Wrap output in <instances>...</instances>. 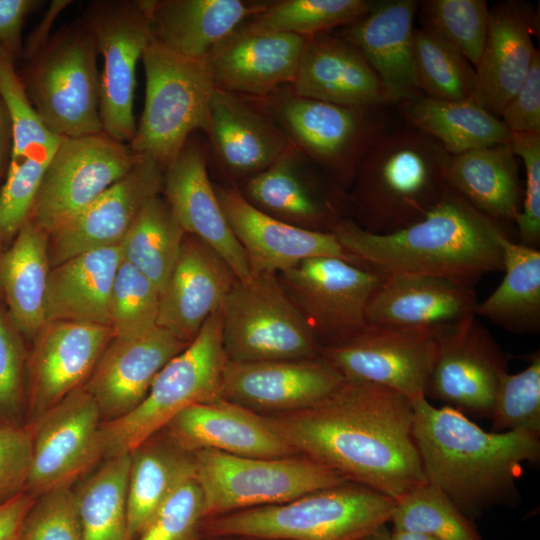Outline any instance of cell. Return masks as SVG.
<instances>
[{
	"label": "cell",
	"instance_id": "cell-1",
	"mask_svg": "<svg viewBox=\"0 0 540 540\" xmlns=\"http://www.w3.org/2000/svg\"><path fill=\"white\" fill-rule=\"evenodd\" d=\"M298 454L395 500L425 483L413 406L383 386L344 381L315 405L263 415Z\"/></svg>",
	"mask_w": 540,
	"mask_h": 540
},
{
	"label": "cell",
	"instance_id": "cell-2",
	"mask_svg": "<svg viewBox=\"0 0 540 540\" xmlns=\"http://www.w3.org/2000/svg\"><path fill=\"white\" fill-rule=\"evenodd\" d=\"M413 435L426 482L450 497L469 518L518 499L523 464L540 458V434L488 432L426 396L411 400Z\"/></svg>",
	"mask_w": 540,
	"mask_h": 540
},
{
	"label": "cell",
	"instance_id": "cell-3",
	"mask_svg": "<svg viewBox=\"0 0 540 540\" xmlns=\"http://www.w3.org/2000/svg\"><path fill=\"white\" fill-rule=\"evenodd\" d=\"M332 233L361 265L381 274L439 276L472 288L502 271L500 241L511 237L449 186L421 220L402 230L373 234L344 218Z\"/></svg>",
	"mask_w": 540,
	"mask_h": 540
},
{
	"label": "cell",
	"instance_id": "cell-4",
	"mask_svg": "<svg viewBox=\"0 0 540 540\" xmlns=\"http://www.w3.org/2000/svg\"><path fill=\"white\" fill-rule=\"evenodd\" d=\"M451 155L408 125L388 128L364 155L347 191L348 219L373 234L421 220L447 188Z\"/></svg>",
	"mask_w": 540,
	"mask_h": 540
},
{
	"label": "cell",
	"instance_id": "cell-5",
	"mask_svg": "<svg viewBox=\"0 0 540 540\" xmlns=\"http://www.w3.org/2000/svg\"><path fill=\"white\" fill-rule=\"evenodd\" d=\"M395 499L347 481L291 501L202 520L200 536L274 540H360L390 522Z\"/></svg>",
	"mask_w": 540,
	"mask_h": 540
},
{
	"label": "cell",
	"instance_id": "cell-6",
	"mask_svg": "<svg viewBox=\"0 0 540 540\" xmlns=\"http://www.w3.org/2000/svg\"><path fill=\"white\" fill-rule=\"evenodd\" d=\"M253 100L292 145L346 192L368 149L389 128L385 106H341L297 96L289 87Z\"/></svg>",
	"mask_w": 540,
	"mask_h": 540
},
{
	"label": "cell",
	"instance_id": "cell-7",
	"mask_svg": "<svg viewBox=\"0 0 540 540\" xmlns=\"http://www.w3.org/2000/svg\"><path fill=\"white\" fill-rule=\"evenodd\" d=\"M220 310L212 314L189 345L161 369L136 408L116 420L102 423V460L130 453L164 429L183 409L222 397V375L227 359L222 346Z\"/></svg>",
	"mask_w": 540,
	"mask_h": 540
},
{
	"label": "cell",
	"instance_id": "cell-8",
	"mask_svg": "<svg viewBox=\"0 0 540 540\" xmlns=\"http://www.w3.org/2000/svg\"><path fill=\"white\" fill-rule=\"evenodd\" d=\"M141 60L145 103L128 144L135 154L151 158L165 169L193 132L209 130L214 84L206 61L183 57L153 40Z\"/></svg>",
	"mask_w": 540,
	"mask_h": 540
},
{
	"label": "cell",
	"instance_id": "cell-9",
	"mask_svg": "<svg viewBox=\"0 0 540 540\" xmlns=\"http://www.w3.org/2000/svg\"><path fill=\"white\" fill-rule=\"evenodd\" d=\"M97 50L80 18L64 25L31 58L22 77L45 127L60 138L103 132Z\"/></svg>",
	"mask_w": 540,
	"mask_h": 540
},
{
	"label": "cell",
	"instance_id": "cell-10",
	"mask_svg": "<svg viewBox=\"0 0 540 540\" xmlns=\"http://www.w3.org/2000/svg\"><path fill=\"white\" fill-rule=\"evenodd\" d=\"M220 313L222 346L228 361H287L319 356V343L277 273H250L237 279Z\"/></svg>",
	"mask_w": 540,
	"mask_h": 540
},
{
	"label": "cell",
	"instance_id": "cell-11",
	"mask_svg": "<svg viewBox=\"0 0 540 540\" xmlns=\"http://www.w3.org/2000/svg\"><path fill=\"white\" fill-rule=\"evenodd\" d=\"M195 479L203 497L204 519L277 505L347 482L330 468L303 455L244 457L203 449L193 452Z\"/></svg>",
	"mask_w": 540,
	"mask_h": 540
},
{
	"label": "cell",
	"instance_id": "cell-12",
	"mask_svg": "<svg viewBox=\"0 0 540 540\" xmlns=\"http://www.w3.org/2000/svg\"><path fill=\"white\" fill-rule=\"evenodd\" d=\"M80 19L103 58L99 92L103 132L128 144L136 131L137 63L152 40L147 0L93 1Z\"/></svg>",
	"mask_w": 540,
	"mask_h": 540
},
{
	"label": "cell",
	"instance_id": "cell-13",
	"mask_svg": "<svg viewBox=\"0 0 540 540\" xmlns=\"http://www.w3.org/2000/svg\"><path fill=\"white\" fill-rule=\"evenodd\" d=\"M320 347L366 326V308L384 274L337 257H314L277 273Z\"/></svg>",
	"mask_w": 540,
	"mask_h": 540
},
{
	"label": "cell",
	"instance_id": "cell-14",
	"mask_svg": "<svg viewBox=\"0 0 540 540\" xmlns=\"http://www.w3.org/2000/svg\"><path fill=\"white\" fill-rule=\"evenodd\" d=\"M104 132L62 138L43 175L30 219L48 234L85 209L138 161Z\"/></svg>",
	"mask_w": 540,
	"mask_h": 540
},
{
	"label": "cell",
	"instance_id": "cell-15",
	"mask_svg": "<svg viewBox=\"0 0 540 540\" xmlns=\"http://www.w3.org/2000/svg\"><path fill=\"white\" fill-rule=\"evenodd\" d=\"M437 350L435 334L367 325L353 337L320 348L345 381L392 389L410 400L425 396Z\"/></svg>",
	"mask_w": 540,
	"mask_h": 540
},
{
	"label": "cell",
	"instance_id": "cell-16",
	"mask_svg": "<svg viewBox=\"0 0 540 540\" xmlns=\"http://www.w3.org/2000/svg\"><path fill=\"white\" fill-rule=\"evenodd\" d=\"M436 341L425 396L466 416L489 418L501 378L508 372L505 352L476 315L437 334Z\"/></svg>",
	"mask_w": 540,
	"mask_h": 540
},
{
	"label": "cell",
	"instance_id": "cell-17",
	"mask_svg": "<svg viewBox=\"0 0 540 540\" xmlns=\"http://www.w3.org/2000/svg\"><path fill=\"white\" fill-rule=\"evenodd\" d=\"M100 411L82 386L27 425L32 433V465L26 492L37 497L71 487L102 460Z\"/></svg>",
	"mask_w": 540,
	"mask_h": 540
},
{
	"label": "cell",
	"instance_id": "cell-18",
	"mask_svg": "<svg viewBox=\"0 0 540 540\" xmlns=\"http://www.w3.org/2000/svg\"><path fill=\"white\" fill-rule=\"evenodd\" d=\"M237 188L261 212L306 230L332 233L348 218L347 192L292 144Z\"/></svg>",
	"mask_w": 540,
	"mask_h": 540
},
{
	"label": "cell",
	"instance_id": "cell-19",
	"mask_svg": "<svg viewBox=\"0 0 540 540\" xmlns=\"http://www.w3.org/2000/svg\"><path fill=\"white\" fill-rule=\"evenodd\" d=\"M113 338L105 325L47 322L31 343L27 368V425L82 387Z\"/></svg>",
	"mask_w": 540,
	"mask_h": 540
},
{
	"label": "cell",
	"instance_id": "cell-20",
	"mask_svg": "<svg viewBox=\"0 0 540 540\" xmlns=\"http://www.w3.org/2000/svg\"><path fill=\"white\" fill-rule=\"evenodd\" d=\"M164 168L148 157L85 209L49 234L51 268L89 250L121 242L142 207L162 194Z\"/></svg>",
	"mask_w": 540,
	"mask_h": 540
},
{
	"label": "cell",
	"instance_id": "cell-21",
	"mask_svg": "<svg viewBox=\"0 0 540 540\" xmlns=\"http://www.w3.org/2000/svg\"><path fill=\"white\" fill-rule=\"evenodd\" d=\"M344 381L320 356L267 362L227 360L221 396L260 415H274L311 407Z\"/></svg>",
	"mask_w": 540,
	"mask_h": 540
},
{
	"label": "cell",
	"instance_id": "cell-22",
	"mask_svg": "<svg viewBox=\"0 0 540 540\" xmlns=\"http://www.w3.org/2000/svg\"><path fill=\"white\" fill-rule=\"evenodd\" d=\"M188 345L158 325L141 335L113 337L83 385L95 400L102 422L136 408L161 369Z\"/></svg>",
	"mask_w": 540,
	"mask_h": 540
},
{
	"label": "cell",
	"instance_id": "cell-23",
	"mask_svg": "<svg viewBox=\"0 0 540 540\" xmlns=\"http://www.w3.org/2000/svg\"><path fill=\"white\" fill-rule=\"evenodd\" d=\"M214 189L251 273H278L314 257H337L361 265L333 233L306 230L275 219L251 205L235 186L214 183Z\"/></svg>",
	"mask_w": 540,
	"mask_h": 540
},
{
	"label": "cell",
	"instance_id": "cell-24",
	"mask_svg": "<svg viewBox=\"0 0 540 540\" xmlns=\"http://www.w3.org/2000/svg\"><path fill=\"white\" fill-rule=\"evenodd\" d=\"M206 150L191 138L164 169L162 195L186 234L216 251L238 279L251 273L246 254L236 239L208 173Z\"/></svg>",
	"mask_w": 540,
	"mask_h": 540
},
{
	"label": "cell",
	"instance_id": "cell-25",
	"mask_svg": "<svg viewBox=\"0 0 540 540\" xmlns=\"http://www.w3.org/2000/svg\"><path fill=\"white\" fill-rule=\"evenodd\" d=\"M475 288L431 275L384 274L366 308L367 325L435 336L475 315Z\"/></svg>",
	"mask_w": 540,
	"mask_h": 540
},
{
	"label": "cell",
	"instance_id": "cell-26",
	"mask_svg": "<svg viewBox=\"0 0 540 540\" xmlns=\"http://www.w3.org/2000/svg\"><path fill=\"white\" fill-rule=\"evenodd\" d=\"M210 151L229 186L238 187L269 167L291 144L279 126L244 97L214 87Z\"/></svg>",
	"mask_w": 540,
	"mask_h": 540
},
{
	"label": "cell",
	"instance_id": "cell-27",
	"mask_svg": "<svg viewBox=\"0 0 540 540\" xmlns=\"http://www.w3.org/2000/svg\"><path fill=\"white\" fill-rule=\"evenodd\" d=\"M238 278L203 241L185 234L176 264L160 295L157 325L190 343L222 305Z\"/></svg>",
	"mask_w": 540,
	"mask_h": 540
},
{
	"label": "cell",
	"instance_id": "cell-28",
	"mask_svg": "<svg viewBox=\"0 0 540 540\" xmlns=\"http://www.w3.org/2000/svg\"><path fill=\"white\" fill-rule=\"evenodd\" d=\"M538 11L522 0H506L489 8L485 45L475 67L474 99L500 119L505 105L525 80L537 51L532 42Z\"/></svg>",
	"mask_w": 540,
	"mask_h": 540
},
{
	"label": "cell",
	"instance_id": "cell-29",
	"mask_svg": "<svg viewBox=\"0 0 540 540\" xmlns=\"http://www.w3.org/2000/svg\"><path fill=\"white\" fill-rule=\"evenodd\" d=\"M416 0L372 1L368 12L335 32L354 45L380 79L391 105L423 96L413 73Z\"/></svg>",
	"mask_w": 540,
	"mask_h": 540
},
{
	"label": "cell",
	"instance_id": "cell-30",
	"mask_svg": "<svg viewBox=\"0 0 540 540\" xmlns=\"http://www.w3.org/2000/svg\"><path fill=\"white\" fill-rule=\"evenodd\" d=\"M184 449H211L236 456L281 458L298 455L260 415L223 397L193 404L164 427Z\"/></svg>",
	"mask_w": 540,
	"mask_h": 540
},
{
	"label": "cell",
	"instance_id": "cell-31",
	"mask_svg": "<svg viewBox=\"0 0 540 540\" xmlns=\"http://www.w3.org/2000/svg\"><path fill=\"white\" fill-rule=\"evenodd\" d=\"M306 40L289 33L235 32L206 59L214 87L255 99L291 85Z\"/></svg>",
	"mask_w": 540,
	"mask_h": 540
},
{
	"label": "cell",
	"instance_id": "cell-32",
	"mask_svg": "<svg viewBox=\"0 0 540 540\" xmlns=\"http://www.w3.org/2000/svg\"><path fill=\"white\" fill-rule=\"evenodd\" d=\"M289 89L297 96L349 107L391 105L361 52L344 38L323 33L306 40Z\"/></svg>",
	"mask_w": 540,
	"mask_h": 540
},
{
	"label": "cell",
	"instance_id": "cell-33",
	"mask_svg": "<svg viewBox=\"0 0 540 540\" xmlns=\"http://www.w3.org/2000/svg\"><path fill=\"white\" fill-rule=\"evenodd\" d=\"M272 1L147 0L152 40L186 58L206 59Z\"/></svg>",
	"mask_w": 540,
	"mask_h": 540
},
{
	"label": "cell",
	"instance_id": "cell-34",
	"mask_svg": "<svg viewBox=\"0 0 540 540\" xmlns=\"http://www.w3.org/2000/svg\"><path fill=\"white\" fill-rule=\"evenodd\" d=\"M120 243L81 253L51 268L45 319L109 326V303L122 261Z\"/></svg>",
	"mask_w": 540,
	"mask_h": 540
},
{
	"label": "cell",
	"instance_id": "cell-35",
	"mask_svg": "<svg viewBox=\"0 0 540 540\" xmlns=\"http://www.w3.org/2000/svg\"><path fill=\"white\" fill-rule=\"evenodd\" d=\"M509 143L451 156L447 185L510 233L521 210L523 185Z\"/></svg>",
	"mask_w": 540,
	"mask_h": 540
},
{
	"label": "cell",
	"instance_id": "cell-36",
	"mask_svg": "<svg viewBox=\"0 0 540 540\" xmlns=\"http://www.w3.org/2000/svg\"><path fill=\"white\" fill-rule=\"evenodd\" d=\"M49 234L31 219L0 252V290L6 310L22 336L32 343L43 326L48 276Z\"/></svg>",
	"mask_w": 540,
	"mask_h": 540
},
{
	"label": "cell",
	"instance_id": "cell-37",
	"mask_svg": "<svg viewBox=\"0 0 540 540\" xmlns=\"http://www.w3.org/2000/svg\"><path fill=\"white\" fill-rule=\"evenodd\" d=\"M193 477L194 454L163 429L134 448L127 491L129 540L135 539L173 492Z\"/></svg>",
	"mask_w": 540,
	"mask_h": 540
},
{
	"label": "cell",
	"instance_id": "cell-38",
	"mask_svg": "<svg viewBox=\"0 0 540 540\" xmlns=\"http://www.w3.org/2000/svg\"><path fill=\"white\" fill-rule=\"evenodd\" d=\"M405 123L435 139L451 156L509 143L510 130L474 97L440 101L420 96L397 105Z\"/></svg>",
	"mask_w": 540,
	"mask_h": 540
},
{
	"label": "cell",
	"instance_id": "cell-39",
	"mask_svg": "<svg viewBox=\"0 0 540 540\" xmlns=\"http://www.w3.org/2000/svg\"><path fill=\"white\" fill-rule=\"evenodd\" d=\"M502 271L497 288L482 302L475 315L514 334L540 332V250L503 236Z\"/></svg>",
	"mask_w": 540,
	"mask_h": 540
},
{
	"label": "cell",
	"instance_id": "cell-40",
	"mask_svg": "<svg viewBox=\"0 0 540 540\" xmlns=\"http://www.w3.org/2000/svg\"><path fill=\"white\" fill-rule=\"evenodd\" d=\"M185 232L162 194L140 210L120 242L122 257L164 291Z\"/></svg>",
	"mask_w": 540,
	"mask_h": 540
},
{
	"label": "cell",
	"instance_id": "cell-41",
	"mask_svg": "<svg viewBox=\"0 0 540 540\" xmlns=\"http://www.w3.org/2000/svg\"><path fill=\"white\" fill-rule=\"evenodd\" d=\"M102 461L74 490L83 540H129L127 491L130 453Z\"/></svg>",
	"mask_w": 540,
	"mask_h": 540
},
{
	"label": "cell",
	"instance_id": "cell-42",
	"mask_svg": "<svg viewBox=\"0 0 540 540\" xmlns=\"http://www.w3.org/2000/svg\"><path fill=\"white\" fill-rule=\"evenodd\" d=\"M370 0H278L235 32L289 33L306 38L341 28L363 17Z\"/></svg>",
	"mask_w": 540,
	"mask_h": 540
},
{
	"label": "cell",
	"instance_id": "cell-43",
	"mask_svg": "<svg viewBox=\"0 0 540 540\" xmlns=\"http://www.w3.org/2000/svg\"><path fill=\"white\" fill-rule=\"evenodd\" d=\"M413 73L420 93L440 101L473 97L475 68L455 47L422 27L413 32Z\"/></svg>",
	"mask_w": 540,
	"mask_h": 540
},
{
	"label": "cell",
	"instance_id": "cell-44",
	"mask_svg": "<svg viewBox=\"0 0 540 540\" xmlns=\"http://www.w3.org/2000/svg\"><path fill=\"white\" fill-rule=\"evenodd\" d=\"M390 522L395 531L423 534L435 540H482L472 519L428 482L395 500Z\"/></svg>",
	"mask_w": 540,
	"mask_h": 540
},
{
	"label": "cell",
	"instance_id": "cell-45",
	"mask_svg": "<svg viewBox=\"0 0 540 540\" xmlns=\"http://www.w3.org/2000/svg\"><path fill=\"white\" fill-rule=\"evenodd\" d=\"M15 57L0 45V96L13 125V146L8 165L28 158L52 156L62 138L51 133L34 109Z\"/></svg>",
	"mask_w": 540,
	"mask_h": 540
},
{
	"label": "cell",
	"instance_id": "cell-46",
	"mask_svg": "<svg viewBox=\"0 0 540 540\" xmlns=\"http://www.w3.org/2000/svg\"><path fill=\"white\" fill-rule=\"evenodd\" d=\"M417 13L422 28L455 47L474 68L477 66L489 23L485 0H425Z\"/></svg>",
	"mask_w": 540,
	"mask_h": 540
},
{
	"label": "cell",
	"instance_id": "cell-47",
	"mask_svg": "<svg viewBox=\"0 0 540 540\" xmlns=\"http://www.w3.org/2000/svg\"><path fill=\"white\" fill-rule=\"evenodd\" d=\"M160 293L155 285L122 258L109 303L113 337H133L157 326Z\"/></svg>",
	"mask_w": 540,
	"mask_h": 540
},
{
	"label": "cell",
	"instance_id": "cell-48",
	"mask_svg": "<svg viewBox=\"0 0 540 540\" xmlns=\"http://www.w3.org/2000/svg\"><path fill=\"white\" fill-rule=\"evenodd\" d=\"M522 371L501 378L491 415L493 432L530 431L540 434V352L528 356Z\"/></svg>",
	"mask_w": 540,
	"mask_h": 540
},
{
	"label": "cell",
	"instance_id": "cell-49",
	"mask_svg": "<svg viewBox=\"0 0 540 540\" xmlns=\"http://www.w3.org/2000/svg\"><path fill=\"white\" fill-rule=\"evenodd\" d=\"M27 341L0 300V423L27 425Z\"/></svg>",
	"mask_w": 540,
	"mask_h": 540
},
{
	"label": "cell",
	"instance_id": "cell-50",
	"mask_svg": "<svg viewBox=\"0 0 540 540\" xmlns=\"http://www.w3.org/2000/svg\"><path fill=\"white\" fill-rule=\"evenodd\" d=\"M51 158L34 157L16 165H8L5 181L0 188V252L12 243L30 219Z\"/></svg>",
	"mask_w": 540,
	"mask_h": 540
},
{
	"label": "cell",
	"instance_id": "cell-51",
	"mask_svg": "<svg viewBox=\"0 0 540 540\" xmlns=\"http://www.w3.org/2000/svg\"><path fill=\"white\" fill-rule=\"evenodd\" d=\"M18 540H83L74 489L61 487L35 497Z\"/></svg>",
	"mask_w": 540,
	"mask_h": 540
},
{
	"label": "cell",
	"instance_id": "cell-52",
	"mask_svg": "<svg viewBox=\"0 0 540 540\" xmlns=\"http://www.w3.org/2000/svg\"><path fill=\"white\" fill-rule=\"evenodd\" d=\"M203 519L202 492L193 477L173 492L133 540H197Z\"/></svg>",
	"mask_w": 540,
	"mask_h": 540
},
{
	"label": "cell",
	"instance_id": "cell-53",
	"mask_svg": "<svg viewBox=\"0 0 540 540\" xmlns=\"http://www.w3.org/2000/svg\"><path fill=\"white\" fill-rule=\"evenodd\" d=\"M509 145L522 159L525 182L515 227L520 244L540 248V134L512 133Z\"/></svg>",
	"mask_w": 540,
	"mask_h": 540
},
{
	"label": "cell",
	"instance_id": "cell-54",
	"mask_svg": "<svg viewBox=\"0 0 540 540\" xmlns=\"http://www.w3.org/2000/svg\"><path fill=\"white\" fill-rule=\"evenodd\" d=\"M32 452L29 426L0 423V506L26 492Z\"/></svg>",
	"mask_w": 540,
	"mask_h": 540
},
{
	"label": "cell",
	"instance_id": "cell-55",
	"mask_svg": "<svg viewBox=\"0 0 540 540\" xmlns=\"http://www.w3.org/2000/svg\"><path fill=\"white\" fill-rule=\"evenodd\" d=\"M511 133L540 134V53L537 49L522 85L502 110Z\"/></svg>",
	"mask_w": 540,
	"mask_h": 540
},
{
	"label": "cell",
	"instance_id": "cell-56",
	"mask_svg": "<svg viewBox=\"0 0 540 540\" xmlns=\"http://www.w3.org/2000/svg\"><path fill=\"white\" fill-rule=\"evenodd\" d=\"M40 3L35 0H0V45L15 59L23 55L24 20Z\"/></svg>",
	"mask_w": 540,
	"mask_h": 540
},
{
	"label": "cell",
	"instance_id": "cell-57",
	"mask_svg": "<svg viewBox=\"0 0 540 540\" xmlns=\"http://www.w3.org/2000/svg\"><path fill=\"white\" fill-rule=\"evenodd\" d=\"M35 497L27 492L0 506V540H17L23 519Z\"/></svg>",
	"mask_w": 540,
	"mask_h": 540
},
{
	"label": "cell",
	"instance_id": "cell-58",
	"mask_svg": "<svg viewBox=\"0 0 540 540\" xmlns=\"http://www.w3.org/2000/svg\"><path fill=\"white\" fill-rule=\"evenodd\" d=\"M69 3L70 1H54L53 5L50 6L45 19H42L43 21L31 35L29 44H27L23 50V55H25L27 60L34 56L47 43L50 38L48 36L49 28L47 27L53 23L54 18L59 11H61L62 8L67 6Z\"/></svg>",
	"mask_w": 540,
	"mask_h": 540
},
{
	"label": "cell",
	"instance_id": "cell-59",
	"mask_svg": "<svg viewBox=\"0 0 540 540\" xmlns=\"http://www.w3.org/2000/svg\"><path fill=\"white\" fill-rule=\"evenodd\" d=\"M13 146V125L7 107L0 96V179L5 176Z\"/></svg>",
	"mask_w": 540,
	"mask_h": 540
},
{
	"label": "cell",
	"instance_id": "cell-60",
	"mask_svg": "<svg viewBox=\"0 0 540 540\" xmlns=\"http://www.w3.org/2000/svg\"><path fill=\"white\" fill-rule=\"evenodd\" d=\"M385 540H435L432 537L404 531H395L387 532Z\"/></svg>",
	"mask_w": 540,
	"mask_h": 540
},
{
	"label": "cell",
	"instance_id": "cell-61",
	"mask_svg": "<svg viewBox=\"0 0 540 540\" xmlns=\"http://www.w3.org/2000/svg\"><path fill=\"white\" fill-rule=\"evenodd\" d=\"M197 540H274L244 535L200 536Z\"/></svg>",
	"mask_w": 540,
	"mask_h": 540
},
{
	"label": "cell",
	"instance_id": "cell-62",
	"mask_svg": "<svg viewBox=\"0 0 540 540\" xmlns=\"http://www.w3.org/2000/svg\"><path fill=\"white\" fill-rule=\"evenodd\" d=\"M387 530L385 529V527L381 528L380 530H378L377 532L367 536V537H364L360 540H385V537H386V534H387Z\"/></svg>",
	"mask_w": 540,
	"mask_h": 540
},
{
	"label": "cell",
	"instance_id": "cell-63",
	"mask_svg": "<svg viewBox=\"0 0 540 540\" xmlns=\"http://www.w3.org/2000/svg\"><path fill=\"white\" fill-rule=\"evenodd\" d=\"M0 300H2V293H1V290H0ZM3 301V300H2Z\"/></svg>",
	"mask_w": 540,
	"mask_h": 540
},
{
	"label": "cell",
	"instance_id": "cell-64",
	"mask_svg": "<svg viewBox=\"0 0 540 540\" xmlns=\"http://www.w3.org/2000/svg\"><path fill=\"white\" fill-rule=\"evenodd\" d=\"M18 540V539H17Z\"/></svg>",
	"mask_w": 540,
	"mask_h": 540
}]
</instances>
